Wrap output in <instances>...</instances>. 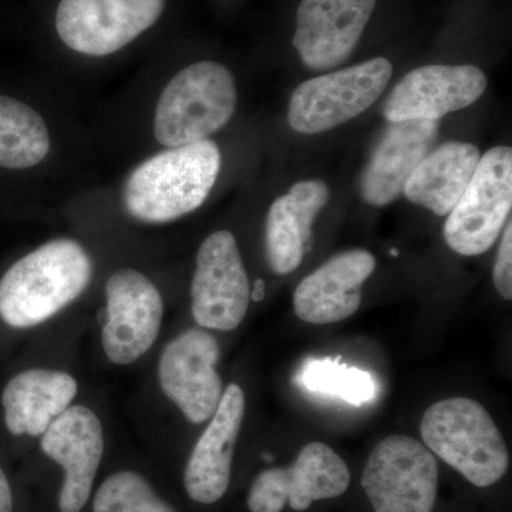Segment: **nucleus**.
<instances>
[{"mask_svg": "<svg viewBox=\"0 0 512 512\" xmlns=\"http://www.w3.org/2000/svg\"><path fill=\"white\" fill-rule=\"evenodd\" d=\"M167 0H60L56 32L73 52L113 55L153 28Z\"/></svg>", "mask_w": 512, "mask_h": 512, "instance_id": "8", "label": "nucleus"}, {"mask_svg": "<svg viewBox=\"0 0 512 512\" xmlns=\"http://www.w3.org/2000/svg\"><path fill=\"white\" fill-rule=\"evenodd\" d=\"M42 450L64 468L59 510L82 511L92 494L104 453L99 417L86 406L67 407L42 434Z\"/></svg>", "mask_w": 512, "mask_h": 512, "instance_id": "14", "label": "nucleus"}, {"mask_svg": "<svg viewBox=\"0 0 512 512\" xmlns=\"http://www.w3.org/2000/svg\"><path fill=\"white\" fill-rule=\"evenodd\" d=\"M390 254L397 256L399 255V252H397L396 249H392V252H390Z\"/></svg>", "mask_w": 512, "mask_h": 512, "instance_id": "28", "label": "nucleus"}, {"mask_svg": "<svg viewBox=\"0 0 512 512\" xmlns=\"http://www.w3.org/2000/svg\"><path fill=\"white\" fill-rule=\"evenodd\" d=\"M220 345L211 333L185 330L165 346L158 363V379L165 396L192 424L208 421L222 397L217 373Z\"/></svg>", "mask_w": 512, "mask_h": 512, "instance_id": "12", "label": "nucleus"}, {"mask_svg": "<svg viewBox=\"0 0 512 512\" xmlns=\"http://www.w3.org/2000/svg\"><path fill=\"white\" fill-rule=\"evenodd\" d=\"M106 296L107 306L100 316L104 353L114 365H130L156 342L163 323V298L147 276L131 268L110 276Z\"/></svg>", "mask_w": 512, "mask_h": 512, "instance_id": "9", "label": "nucleus"}, {"mask_svg": "<svg viewBox=\"0 0 512 512\" xmlns=\"http://www.w3.org/2000/svg\"><path fill=\"white\" fill-rule=\"evenodd\" d=\"M94 512H177L134 471H120L100 485Z\"/></svg>", "mask_w": 512, "mask_h": 512, "instance_id": "24", "label": "nucleus"}, {"mask_svg": "<svg viewBox=\"0 0 512 512\" xmlns=\"http://www.w3.org/2000/svg\"><path fill=\"white\" fill-rule=\"evenodd\" d=\"M0 512H13L12 488L2 468H0Z\"/></svg>", "mask_w": 512, "mask_h": 512, "instance_id": "26", "label": "nucleus"}, {"mask_svg": "<svg viewBox=\"0 0 512 512\" xmlns=\"http://www.w3.org/2000/svg\"><path fill=\"white\" fill-rule=\"evenodd\" d=\"M92 276V259L79 242H47L0 279V318L13 328L40 325L76 301Z\"/></svg>", "mask_w": 512, "mask_h": 512, "instance_id": "1", "label": "nucleus"}, {"mask_svg": "<svg viewBox=\"0 0 512 512\" xmlns=\"http://www.w3.org/2000/svg\"><path fill=\"white\" fill-rule=\"evenodd\" d=\"M244 416L245 394L238 384H229L185 467V490L195 503L214 504L227 493Z\"/></svg>", "mask_w": 512, "mask_h": 512, "instance_id": "17", "label": "nucleus"}, {"mask_svg": "<svg viewBox=\"0 0 512 512\" xmlns=\"http://www.w3.org/2000/svg\"><path fill=\"white\" fill-rule=\"evenodd\" d=\"M329 200V190L318 180L301 181L269 208L265 247L269 266L276 275L298 269L312 237L313 222Z\"/></svg>", "mask_w": 512, "mask_h": 512, "instance_id": "19", "label": "nucleus"}, {"mask_svg": "<svg viewBox=\"0 0 512 512\" xmlns=\"http://www.w3.org/2000/svg\"><path fill=\"white\" fill-rule=\"evenodd\" d=\"M237 107L234 74L224 64L198 62L165 86L154 117V136L174 148L208 140L231 120Z\"/></svg>", "mask_w": 512, "mask_h": 512, "instance_id": "4", "label": "nucleus"}, {"mask_svg": "<svg viewBox=\"0 0 512 512\" xmlns=\"http://www.w3.org/2000/svg\"><path fill=\"white\" fill-rule=\"evenodd\" d=\"M221 170V151L211 140L168 148L128 175L124 207L147 224H164L204 204Z\"/></svg>", "mask_w": 512, "mask_h": 512, "instance_id": "2", "label": "nucleus"}, {"mask_svg": "<svg viewBox=\"0 0 512 512\" xmlns=\"http://www.w3.org/2000/svg\"><path fill=\"white\" fill-rule=\"evenodd\" d=\"M265 298V284L262 279H258L255 284L254 292L251 293V299L255 302H261Z\"/></svg>", "mask_w": 512, "mask_h": 512, "instance_id": "27", "label": "nucleus"}, {"mask_svg": "<svg viewBox=\"0 0 512 512\" xmlns=\"http://www.w3.org/2000/svg\"><path fill=\"white\" fill-rule=\"evenodd\" d=\"M439 130L440 123L434 120L389 124L362 175L360 190L367 204L386 207L403 194L410 175L436 143Z\"/></svg>", "mask_w": 512, "mask_h": 512, "instance_id": "18", "label": "nucleus"}, {"mask_svg": "<svg viewBox=\"0 0 512 512\" xmlns=\"http://www.w3.org/2000/svg\"><path fill=\"white\" fill-rule=\"evenodd\" d=\"M299 380L309 392L339 397L352 406H363L376 396V382L366 370L340 362L339 357L313 359L302 367Z\"/></svg>", "mask_w": 512, "mask_h": 512, "instance_id": "23", "label": "nucleus"}, {"mask_svg": "<svg viewBox=\"0 0 512 512\" xmlns=\"http://www.w3.org/2000/svg\"><path fill=\"white\" fill-rule=\"evenodd\" d=\"M511 208L512 150L494 147L480 158L470 184L448 214V247L464 256L484 254L510 221Z\"/></svg>", "mask_w": 512, "mask_h": 512, "instance_id": "5", "label": "nucleus"}, {"mask_svg": "<svg viewBox=\"0 0 512 512\" xmlns=\"http://www.w3.org/2000/svg\"><path fill=\"white\" fill-rule=\"evenodd\" d=\"M350 471L345 461L323 443H309L286 468H268L256 476L248 494L251 512H282L285 505L306 511L313 501L345 494Z\"/></svg>", "mask_w": 512, "mask_h": 512, "instance_id": "11", "label": "nucleus"}, {"mask_svg": "<svg viewBox=\"0 0 512 512\" xmlns=\"http://www.w3.org/2000/svg\"><path fill=\"white\" fill-rule=\"evenodd\" d=\"M76 379L59 370L30 369L9 380L2 394L6 427L13 436H42L72 404Z\"/></svg>", "mask_w": 512, "mask_h": 512, "instance_id": "20", "label": "nucleus"}, {"mask_svg": "<svg viewBox=\"0 0 512 512\" xmlns=\"http://www.w3.org/2000/svg\"><path fill=\"white\" fill-rule=\"evenodd\" d=\"M421 439L431 453L476 487H490L510 466L503 434L476 400L453 397L434 403L420 424Z\"/></svg>", "mask_w": 512, "mask_h": 512, "instance_id": "3", "label": "nucleus"}, {"mask_svg": "<svg viewBox=\"0 0 512 512\" xmlns=\"http://www.w3.org/2000/svg\"><path fill=\"white\" fill-rule=\"evenodd\" d=\"M192 316L201 328L234 330L251 301V285L237 239L218 231L202 242L191 285Z\"/></svg>", "mask_w": 512, "mask_h": 512, "instance_id": "10", "label": "nucleus"}, {"mask_svg": "<svg viewBox=\"0 0 512 512\" xmlns=\"http://www.w3.org/2000/svg\"><path fill=\"white\" fill-rule=\"evenodd\" d=\"M384 57L306 80L289 101L288 121L302 134H318L355 119L369 109L392 79Z\"/></svg>", "mask_w": 512, "mask_h": 512, "instance_id": "7", "label": "nucleus"}, {"mask_svg": "<svg viewBox=\"0 0 512 512\" xmlns=\"http://www.w3.org/2000/svg\"><path fill=\"white\" fill-rule=\"evenodd\" d=\"M49 151L42 116L23 101L0 96V167L26 170L42 163Z\"/></svg>", "mask_w": 512, "mask_h": 512, "instance_id": "22", "label": "nucleus"}, {"mask_svg": "<svg viewBox=\"0 0 512 512\" xmlns=\"http://www.w3.org/2000/svg\"><path fill=\"white\" fill-rule=\"evenodd\" d=\"M376 0H302L292 45L309 69L326 70L355 50Z\"/></svg>", "mask_w": 512, "mask_h": 512, "instance_id": "15", "label": "nucleus"}, {"mask_svg": "<svg viewBox=\"0 0 512 512\" xmlns=\"http://www.w3.org/2000/svg\"><path fill=\"white\" fill-rule=\"evenodd\" d=\"M375 268V256L365 249L333 256L296 288V316L311 325H329L355 315L362 303V286Z\"/></svg>", "mask_w": 512, "mask_h": 512, "instance_id": "16", "label": "nucleus"}, {"mask_svg": "<svg viewBox=\"0 0 512 512\" xmlns=\"http://www.w3.org/2000/svg\"><path fill=\"white\" fill-rule=\"evenodd\" d=\"M494 285L498 293L505 299H512V224L508 221L505 228L500 248H498L497 259L494 265Z\"/></svg>", "mask_w": 512, "mask_h": 512, "instance_id": "25", "label": "nucleus"}, {"mask_svg": "<svg viewBox=\"0 0 512 512\" xmlns=\"http://www.w3.org/2000/svg\"><path fill=\"white\" fill-rule=\"evenodd\" d=\"M474 144L448 141L431 150L404 185L407 200L439 217L450 214L480 163Z\"/></svg>", "mask_w": 512, "mask_h": 512, "instance_id": "21", "label": "nucleus"}, {"mask_svg": "<svg viewBox=\"0 0 512 512\" xmlns=\"http://www.w3.org/2000/svg\"><path fill=\"white\" fill-rule=\"evenodd\" d=\"M362 487L375 512H433L439 464L420 441L393 434L367 458Z\"/></svg>", "mask_w": 512, "mask_h": 512, "instance_id": "6", "label": "nucleus"}, {"mask_svg": "<svg viewBox=\"0 0 512 512\" xmlns=\"http://www.w3.org/2000/svg\"><path fill=\"white\" fill-rule=\"evenodd\" d=\"M485 89L487 77L477 66L419 67L396 84L384 103V117L390 123L439 121L448 113L471 106Z\"/></svg>", "mask_w": 512, "mask_h": 512, "instance_id": "13", "label": "nucleus"}]
</instances>
